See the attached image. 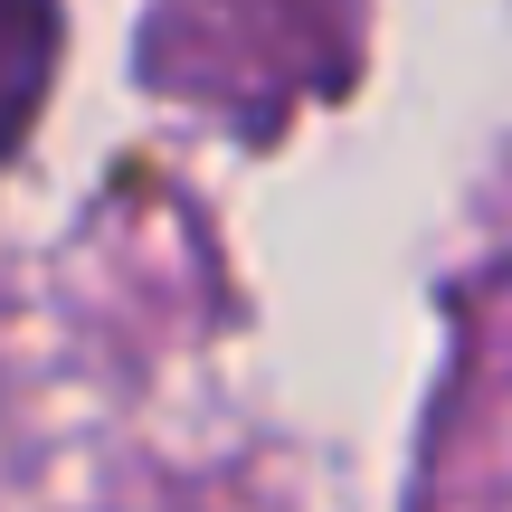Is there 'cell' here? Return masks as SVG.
I'll list each match as a JSON object with an SVG mask.
<instances>
[{
    "label": "cell",
    "mask_w": 512,
    "mask_h": 512,
    "mask_svg": "<svg viewBox=\"0 0 512 512\" xmlns=\"http://www.w3.org/2000/svg\"><path fill=\"white\" fill-rule=\"evenodd\" d=\"M57 67V0H0V152L29 133Z\"/></svg>",
    "instance_id": "1"
}]
</instances>
